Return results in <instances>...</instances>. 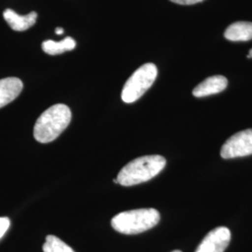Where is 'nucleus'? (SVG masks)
Returning <instances> with one entry per match:
<instances>
[{
	"instance_id": "4",
	"label": "nucleus",
	"mask_w": 252,
	"mask_h": 252,
	"mask_svg": "<svg viewBox=\"0 0 252 252\" xmlns=\"http://www.w3.org/2000/svg\"><path fill=\"white\" fill-rule=\"evenodd\" d=\"M157 74L158 70L154 63H145L137 68L126 81L123 88V101L127 104H131L139 99L152 87L157 78Z\"/></svg>"
},
{
	"instance_id": "2",
	"label": "nucleus",
	"mask_w": 252,
	"mask_h": 252,
	"mask_svg": "<svg viewBox=\"0 0 252 252\" xmlns=\"http://www.w3.org/2000/svg\"><path fill=\"white\" fill-rule=\"evenodd\" d=\"M166 164L161 155H147L128 162L118 174L117 180L122 186H134L156 177Z\"/></svg>"
},
{
	"instance_id": "7",
	"label": "nucleus",
	"mask_w": 252,
	"mask_h": 252,
	"mask_svg": "<svg viewBox=\"0 0 252 252\" xmlns=\"http://www.w3.org/2000/svg\"><path fill=\"white\" fill-rule=\"evenodd\" d=\"M227 85L228 81L225 77L220 75L212 76L198 84L192 91V94L195 97H205L211 94H216L225 90Z\"/></svg>"
},
{
	"instance_id": "17",
	"label": "nucleus",
	"mask_w": 252,
	"mask_h": 252,
	"mask_svg": "<svg viewBox=\"0 0 252 252\" xmlns=\"http://www.w3.org/2000/svg\"><path fill=\"white\" fill-rule=\"evenodd\" d=\"M180 252V251H174V252Z\"/></svg>"
},
{
	"instance_id": "8",
	"label": "nucleus",
	"mask_w": 252,
	"mask_h": 252,
	"mask_svg": "<svg viewBox=\"0 0 252 252\" xmlns=\"http://www.w3.org/2000/svg\"><path fill=\"white\" fill-rule=\"evenodd\" d=\"M23 90V82L18 78L0 80V108L18 97Z\"/></svg>"
},
{
	"instance_id": "5",
	"label": "nucleus",
	"mask_w": 252,
	"mask_h": 252,
	"mask_svg": "<svg viewBox=\"0 0 252 252\" xmlns=\"http://www.w3.org/2000/svg\"><path fill=\"white\" fill-rule=\"evenodd\" d=\"M252 154V128L232 135L220 150V156L224 159H234Z\"/></svg>"
},
{
	"instance_id": "10",
	"label": "nucleus",
	"mask_w": 252,
	"mask_h": 252,
	"mask_svg": "<svg viewBox=\"0 0 252 252\" xmlns=\"http://www.w3.org/2000/svg\"><path fill=\"white\" fill-rule=\"evenodd\" d=\"M224 36L231 41H249L252 39V23L235 22L226 29Z\"/></svg>"
},
{
	"instance_id": "12",
	"label": "nucleus",
	"mask_w": 252,
	"mask_h": 252,
	"mask_svg": "<svg viewBox=\"0 0 252 252\" xmlns=\"http://www.w3.org/2000/svg\"><path fill=\"white\" fill-rule=\"evenodd\" d=\"M44 252H75L68 245L54 235H48L43 245Z\"/></svg>"
},
{
	"instance_id": "16",
	"label": "nucleus",
	"mask_w": 252,
	"mask_h": 252,
	"mask_svg": "<svg viewBox=\"0 0 252 252\" xmlns=\"http://www.w3.org/2000/svg\"><path fill=\"white\" fill-rule=\"evenodd\" d=\"M247 57H248V58H252V49L250 51V54H248Z\"/></svg>"
},
{
	"instance_id": "15",
	"label": "nucleus",
	"mask_w": 252,
	"mask_h": 252,
	"mask_svg": "<svg viewBox=\"0 0 252 252\" xmlns=\"http://www.w3.org/2000/svg\"><path fill=\"white\" fill-rule=\"evenodd\" d=\"M55 33H56L57 35H62V34H63V28H60V27L56 28V29H55Z\"/></svg>"
},
{
	"instance_id": "14",
	"label": "nucleus",
	"mask_w": 252,
	"mask_h": 252,
	"mask_svg": "<svg viewBox=\"0 0 252 252\" xmlns=\"http://www.w3.org/2000/svg\"><path fill=\"white\" fill-rule=\"evenodd\" d=\"M174 3L180 4V5H192V4H196L199 2H202L204 0H170Z\"/></svg>"
},
{
	"instance_id": "6",
	"label": "nucleus",
	"mask_w": 252,
	"mask_h": 252,
	"mask_svg": "<svg viewBox=\"0 0 252 252\" xmlns=\"http://www.w3.org/2000/svg\"><path fill=\"white\" fill-rule=\"evenodd\" d=\"M230 241V230L226 227H218L206 235L195 252H224Z\"/></svg>"
},
{
	"instance_id": "11",
	"label": "nucleus",
	"mask_w": 252,
	"mask_h": 252,
	"mask_svg": "<svg viewBox=\"0 0 252 252\" xmlns=\"http://www.w3.org/2000/svg\"><path fill=\"white\" fill-rule=\"evenodd\" d=\"M76 47V41L72 37L67 36L61 41L46 40L42 43V49L46 54L57 55L64 53L65 51H72Z\"/></svg>"
},
{
	"instance_id": "13",
	"label": "nucleus",
	"mask_w": 252,
	"mask_h": 252,
	"mask_svg": "<svg viewBox=\"0 0 252 252\" xmlns=\"http://www.w3.org/2000/svg\"><path fill=\"white\" fill-rule=\"evenodd\" d=\"M10 226V220L7 217H1L0 218V238L4 236L6 232L9 230Z\"/></svg>"
},
{
	"instance_id": "3",
	"label": "nucleus",
	"mask_w": 252,
	"mask_h": 252,
	"mask_svg": "<svg viewBox=\"0 0 252 252\" xmlns=\"http://www.w3.org/2000/svg\"><path fill=\"white\" fill-rule=\"evenodd\" d=\"M160 218V213L154 208L128 210L114 217L111 226L121 234H140L157 225Z\"/></svg>"
},
{
	"instance_id": "1",
	"label": "nucleus",
	"mask_w": 252,
	"mask_h": 252,
	"mask_svg": "<svg viewBox=\"0 0 252 252\" xmlns=\"http://www.w3.org/2000/svg\"><path fill=\"white\" fill-rule=\"evenodd\" d=\"M71 110L63 104H56L36 120L34 136L40 143H50L63 133L71 122Z\"/></svg>"
},
{
	"instance_id": "9",
	"label": "nucleus",
	"mask_w": 252,
	"mask_h": 252,
	"mask_svg": "<svg viewBox=\"0 0 252 252\" xmlns=\"http://www.w3.org/2000/svg\"><path fill=\"white\" fill-rule=\"evenodd\" d=\"M3 17L14 31H26L36 24L37 14L32 11L27 15H19L14 10L7 9L3 12Z\"/></svg>"
}]
</instances>
